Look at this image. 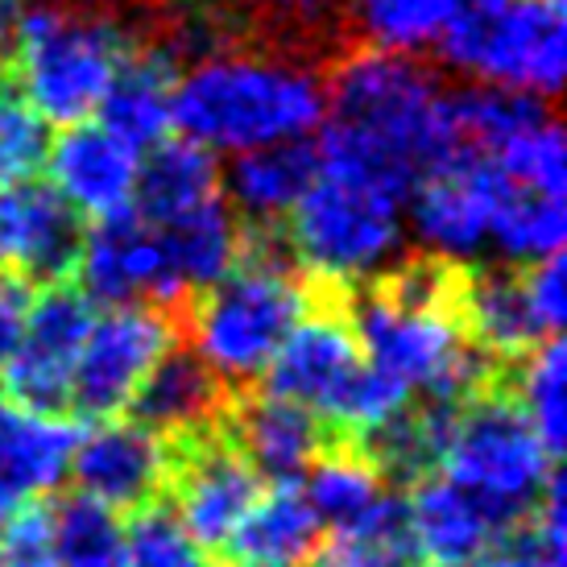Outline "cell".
<instances>
[{
  "label": "cell",
  "instance_id": "7c38bea8",
  "mask_svg": "<svg viewBox=\"0 0 567 567\" xmlns=\"http://www.w3.org/2000/svg\"><path fill=\"white\" fill-rule=\"evenodd\" d=\"M92 316V299L71 282H47V290L33 295L21 340L9 352V361L0 364V385H4L9 402L38 410L66 406Z\"/></svg>",
  "mask_w": 567,
  "mask_h": 567
},
{
  "label": "cell",
  "instance_id": "9c48e42d",
  "mask_svg": "<svg viewBox=\"0 0 567 567\" xmlns=\"http://www.w3.org/2000/svg\"><path fill=\"white\" fill-rule=\"evenodd\" d=\"M174 340L178 331L162 307L121 302L95 311L75 361L66 406L83 410L87 419H116L133 410L150 373L178 348Z\"/></svg>",
  "mask_w": 567,
  "mask_h": 567
},
{
  "label": "cell",
  "instance_id": "7402d4cb",
  "mask_svg": "<svg viewBox=\"0 0 567 567\" xmlns=\"http://www.w3.org/2000/svg\"><path fill=\"white\" fill-rule=\"evenodd\" d=\"M319 538L323 526L316 509L307 505L299 481H290L261 488V497L252 502L224 551L233 555L237 567H302L316 555Z\"/></svg>",
  "mask_w": 567,
  "mask_h": 567
},
{
  "label": "cell",
  "instance_id": "83f0119b",
  "mask_svg": "<svg viewBox=\"0 0 567 567\" xmlns=\"http://www.w3.org/2000/svg\"><path fill=\"white\" fill-rule=\"evenodd\" d=\"M564 240L567 199L509 187V183L497 178V207H493V228H488V252H497L505 266H535L543 257L564 252Z\"/></svg>",
  "mask_w": 567,
  "mask_h": 567
},
{
  "label": "cell",
  "instance_id": "74e56055",
  "mask_svg": "<svg viewBox=\"0 0 567 567\" xmlns=\"http://www.w3.org/2000/svg\"><path fill=\"white\" fill-rule=\"evenodd\" d=\"M33 295H38L33 282L0 269V364L9 361V352H13L17 340H21V328H25V319H30Z\"/></svg>",
  "mask_w": 567,
  "mask_h": 567
},
{
  "label": "cell",
  "instance_id": "f546056e",
  "mask_svg": "<svg viewBox=\"0 0 567 567\" xmlns=\"http://www.w3.org/2000/svg\"><path fill=\"white\" fill-rule=\"evenodd\" d=\"M311 567H419L406 502L381 497L364 518L328 530L311 555Z\"/></svg>",
  "mask_w": 567,
  "mask_h": 567
},
{
  "label": "cell",
  "instance_id": "3957f363",
  "mask_svg": "<svg viewBox=\"0 0 567 567\" xmlns=\"http://www.w3.org/2000/svg\"><path fill=\"white\" fill-rule=\"evenodd\" d=\"M323 116V75L302 59L269 50H207L174 80V133L216 158L307 142Z\"/></svg>",
  "mask_w": 567,
  "mask_h": 567
},
{
  "label": "cell",
  "instance_id": "6da1fadb",
  "mask_svg": "<svg viewBox=\"0 0 567 567\" xmlns=\"http://www.w3.org/2000/svg\"><path fill=\"white\" fill-rule=\"evenodd\" d=\"M460 274L443 261L390 269L352 302V331L364 364L398 385L410 402L460 406L481 394L488 357L460 319Z\"/></svg>",
  "mask_w": 567,
  "mask_h": 567
},
{
  "label": "cell",
  "instance_id": "d6a6232c",
  "mask_svg": "<svg viewBox=\"0 0 567 567\" xmlns=\"http://www.w3.org/2000/svg\"><path fill=\"white\" fill-rule=\"evenodd\" d=\"M50 538L59 567H121L125 522L109 505L75 493L59 509H50Z\"/></svg>",
  "mask_w": 567,
  "mask_h": 567
},
{
  "label": "cell",
  "instance_id": "e575fe53",
  "mask_svg": "<svg viewBox=\"0 0 567 567\" xmlns=\"http://www.w3.org/2000/svg\"><path fill=\"white\" fill-rule=\"evenodd\" d=\"M121 567H207L204 547L183 530L171 505H145L125 522Z\"/></svg>",
  "mask_w": 567,
  "mask_h": 567
},
{
  "label": "cell",
  "instance_id": "ac0fdd59",
  "mask_svg": "<svg viewBox=\"0 0 567 567\" xmlns=\"http://www.w3.org/2000/svg\"><path fill=\"white\" fill-rule=\"evenodd\" d=\"M80 426L63 410L0 402V509H25L59 493L71 476Z\"/></svg>",
  "mask_w": 567,
  "mask_h": 567
},
{
  "label": "cell",
  "instance_id": "ffe728a7",
  "mask_svg": "<svg viewBox=\"0 0 567 567\" xmlns=\"http://www.w3.org/2000/svg\"><path fill=\"white\" fill-rule=\"evenodd\" d=\"M228 440L240 447V456L252 464V473L269 485L302 481L311 460L323 452V423L299 402L282 394H249L233 410Z\"/></svg>",
  "mask_w": 567,
  "mask_h": 567
},
{
  "label": "cell",
  "instance_id": "f1b7e54d",
  "mask_svg": "<svg viewBox=\"0 0 567 567\" xmlns=\"http://www.w3.org/2000/svg\"><path fill=\"white\" fill-rule=\"evenodd\" d=\"M307 505L316 509L323 530L348 526V522L364 518L381 497H390L385 473H381L373 456L364 447H336V452H319L311 468L299 481Z\"/></svg>",
  "mask_w": 567,
  "mask_h": 567
},
{
  "label": "cell",
  "instance_id": "8992f818",
  "mask_svg": "<svg viewBox=\"0 0 567 567\" xmlns=\"http://www.w3.org/2000/svg\"><path fill=\"white\" fill-rule=\"evenodd\" d=\"M307 311L311 290L299 269L266 245H252L224 278L195 295L187 352H195L220 385H249L266 378L269 361Z\"/></svg>",
  "mask_w": 567,
  "mask_h": 567
},
{
  "label": "cell",
  "instance_id": "484cf974",
  "mask_svg": "<svg viewBox=\"0 0 567 567\" xmlns=\"http://www.w3.org/2000/svg\"><path fill=\"white\" fill-rule=\"evenodd\" d=\"M154 228H158L162 245H166L174 282L183 290V299L199 295L204 286L224 278L245 257V249H249L240 216L228 207L224 195L204 207H195V212H187V216L154 224Z\"/></svg>",
  "mask_w": 567,
  "mask_h": 567
},
{
  "label": "cell",
  "instance_id": "d4e9b609",
  "mask_svg": "<svg viewBox=\"0 0 567 567\" xmlns=\"http://www.w3.org/2000/svg\"><path fill=\"white\" fill-rule=\"evenodd\" d=\"M311 174H316V145H261V150L237 154L233 166L224 171V199L240 220H286L290 207L299 204V195L311 183Z\"/></svg>",
  "mask_w": 567,
  "mask_h": 567
},
{
  "label": "cell",
  "instance_id": "836d02e7",
  "mask_svg": "<svg viewBox=\"0 0 567 567\" xmlns=\"http://www.w3.org/2000/svg\"><path fill=\"white\" fill-rule=\"evenodd\" d=\"M564 535H567L564 481L555 476L535 514L526 522H518L514 530H505L476 567H567Z\"/></svg>",
  "mask_w": 567,
  "mask_h": 567
},
{
  "label": "cell",
  "instance_id": "d590c367",
  "mask_svg": "<svg viewBox=\"0 0 567 567\" xmlns=\"http://www.w3.org/2000/svg\"><path fill=\"white\" fill-rule=\"evenodd\" d=\"M47 125L17 92H0V183H17L42 171Z\"/></svg>",
  "mask_w": 567,
  "mask_h": 567
},
{
  "label": "cell",
  "instance_id": "7a4b0ae2",
  "mask_svg": "<svg viewBox=\"0 0 567 567\" xmlns=\"http://www.w3.org/2000/svg\"><path fill=\"white\" fill-rule=\"evenodd\" d=\"M316 154L357 166L410 195L447 150V92L414 54L361 47L328 80Z\"/></svg>",
  "mask_w": 567,
  "mask_h": 567
},
{
  "label": "cell",
  "instance_id": "4dcf8cb0",
  "mask_svg": "<svg viewBox=\"0 0 567 567\" xmlns=\"http://www.w3.org/2000/svg\"><path fill=\"white\" fill-rule=\"evenodd\" d=\"M464 0H352V25L364 47L423 54L435 50Z\"/></svg>",
  "mask_w": 567,
  "mask_h": 567
},
{
  "label": "cell",
  "instance_id": "d6986e66",
  "mask_svg": "<svg viewBox=\"0 0 567 567\" xmlns=\"http://www.w3.org/2000/svg\"><path fill=\"white\" fill-rule=\"evenodd\" d=\"M406 522L419 564L431 567H476L505 535V526L485 505L440 473L414 481V493L406 497Z\"/></svg>",
  "mask_w": 567,
  "mask_h": 567
},
{
  "label": "cell",
  "instance_id": "9a60e30c",
  "mask_svg": "<svg viewBox=\"0 0 567 567\" xmlns=\"http://www.w3.org/2000/svg\"><path fill=\"white\" fill-rule=\"evenodd\" d=\"M75 278L80 290L92 302L121 307V302H150V307H171L183 302V290L174 282L171 257L162 245L158 228L142 220L133 207L100 220L92 233H83L75 252Z\"/></svg>",
  "mask_w": 567,
  "mask_h": 567
},
{
  "label": "cell",
  "instance_id": "5bb4252c",
  "mask_svg": "<svg viewBox=\"0 0 567 567\" xmlns=\"http://www.w3.org/2000/svg\"><path fill=\"white\" fill-rule=\"evenodd\" d=\"M174 447L166 435L142 419H95V426L80 431L71 481L75 493L109 505L112 514H137L154 505L171 485Z\"/></svg>",
  "mask_w": 567,
  "mask_h": 567
},
{
  "label": "cell",
  "instance_id": "4316f807",
  "mask_svg": "<svg viewBox=\"0 0 567 567\" xmlns=\"http://www.w3.org/2000/svg\"><path fill=\"white\" fill-rule=\"evenodd\" d=\"M174 80L178 71L171 50H133L95 121H104L116 137L145 154L150 145L166 142L174 133Z\"/></svg>",
  "mask_w": 567,
  "mask_h": 567
},
{
  "label": "cell",
  "instance_id": "30bf717a",
  "mask_svg": "<svg viewBox=\"0 0 567 567\" xmlns=\"http://www.w3.org/2000/svg\"><path fill=\"white\" fill-rule=\"evenodd\" d=\"M364 378H369V364H364L348 316L331 311V307H323V311L311 307L282 340L261 381H266L269 394L299 402L319 423L340 426L348 435Z\"/></svg>",
  "mask_w": 567,
  "mask_h": 567
},
{
  "label": "cell",
  "instance_id": "277c9868",
  "mask_svg": "<svg viewBox=\"0 0 567 567\" xmlns=\"http://www.w3.org/2000/svg\"><path fill=\"white\" fill-rule=\"evenodd\" d=\"M286 249L302 278L369 286L406 249V190L316 154V174L286 216Z\"/></svg>",
  "mask_w": 567,
  "mask_h": 567
},
{
  "label": "cell",
  "instance_id": "4fadbf2b",
  "mask_svg": "<svg viewBox=\"0 0 567 567\" xmlns=\"http://www.w3.org/2000/svg\"><path fill=\"white\" fill-rule=\"evenodd\" d=\"M166 493H171V509L183 522V530L204 551H224L252 502L261 497V476L252 473V464L240 456L237 443L212 426V431L183 440Z\"/></svg>",
  "mask_w": 567,
  "mask_h": 567
},
{
  "label": "cell",
  "instance_id": "cb8c5ba5",
  "mask_svg": "<svg viewBox=\"0 0 567 567\" xmlns=\"http://www.w3.org/2000/svg\"><path fill=\"white\" fill-rule=\"evenodd\" d=\"M133 419L154 426L166 440H190L212 431L224 414V385L195 352L174 348L171 357L150 373L142 394L133 402Z\"/></svg>",
  "mask_w": 567,
  "mask_h": 567
},
{
  "label": "cell",
  "instance_id": "5b68a950",
  "mask_svg": "<svg viewBox=\"0 0 567 567\" xmlns=\"http://www.w3.org/2000/svg\"><path fill=\"white\" fill-rule=\"evenodd\" d=\"M133 50V33L104 9L25 4L4 63H13L17 95L42 125L66 128L100 112Z\"/></svg>",
  "mask_w": 567,
  "mask_h": 567
},
{
  "label": "cell",
  "instance_id": "e0dca14e",
  "mask_svg": "<svg viewBox=\"0 0 567 567\" xmlns=\"http://www.w3.org/2000/svg\"><path fill=\"white\" fill-rule=\"evenodd\" d=\"M83 228L80 216L63 204V195L42 178L0 183V269L25 282H63Z\"/></svg>",
  "mask_w": 567,
  "mask_h": 567
},
{
  "label": "cell",
  "instance_id": "52a82bcc",
  "mask_svg": "<svg viewBox=\"0 0 567 567\" xmlns=\"http://www.w3.org/2000/svg\"><path fill=\"white\" fill-rule=\"evenodd\" d=\"M547 443L509 394H473L447 410L435 473L485 505L505 530L538 509L555 476Z\"/></svg>",
  "mask_w": 567,
  "mask_h": 567
},
{
  "label": "cell",
  "instance_id": "8fae6325",
  "mask_svg": "<svg viewBox=\"0 0 567 567\" xmlns=\"http://www.w3.org/2000/svg\"><path fill=\"white\" fill-rule=\"evenodd\" d=\"M497 207V174L481 154H447L406 195V237L419 240L431 261L464 269L488 252V228Z\"/></svg>",
  "mask_w": 567,
  "mask_h": 567
},
{
  "label": "cell",
  "instance_id": "44dd1931",
  "mask_svg": "<svg viewBox=\"0 0 567 567\" xmlns=\"http://www.w3.org/2000/svg\"><path fill=\"white\" fill-rule=\"evenodd\" d=\"M460 319L485 357H522L555 336L538 316L522 266H485L460 278Z\"/></svg>",
  "mask_w": 567,
  "mask_h": 567
},
{
  "label": "cell",
  "instance_id": "8d00e7d4",
  "mask_svg": "<svg viewBox=\"0 0 567 567\" xmlns=\"http://www.w3.org/2000/svg\"><path fill=\"white\" fill-rule=\"evenodd\" d=\"M0 567H59L50 538V509L25 505L0 526Z\"/></svg>",
  "mask_w": 567,
  "mask_h": 567
},
{
  "label": "cell",
  "instance_id": "f35d334b",
  "mask_svg": "<svg viewBox=\"0 0 567 567\" xmlns=\"http://www.w3.org/2000/svg\"><path fill=\"white\" fill-rule=\"evenodd\" d=\"M4 518H9V514H4V509H0V526H4Z\"/></svg>",
  "mask_w": 567,
  "mask_h": 567
},
{
  "label": "cell",
  "instance_id": "1f68e13d",
  "mask_svg": "<svg viewBox=\"0 0 567 567\" xmlns=\"http://www.w3.org/2000/svg\"><path fill=\"white\" fill-rule=\"evenodd\" d=\"M509 398L526 414V423L535 426L538 440L547 443V452L559 456L567 435V357L559 336L522 352Z\"/></svg>",
  "mask_w": 567,
  "mask_h": 567
},
{
  "label": "cell",
  "instance_id": "603a6c76",
  "mask_svg": "<svg viewBox=\"0 0 567 567\" xmlns=\"http://www.w3.org/2000/svg\"><path fill=\"white\" fill-rule=\"evenodd\" d=\"M220 195H224V171L220 162H216V154H207L204 145L171 133L166 142L150 145L142 154L133 212L150 224H162V220H174V216H187V212L212 204Z\"/></svg>",
  "mask_w": 567,
  "mask_h": 567
},
{
  "label": "cell",
  "instance_id": "2e32d148",
  "mask_svg": "<svg viewBox=\"0 0 567 567\" xmlns=\"http://www.w3.org/2000/svg\"><path fill=\"white\" fill-rule=\"evenodd\" d=\"M42 166L50 174V187L63 195V204L75 216L100 224L133 207L142 150L92 116V121L59 128V137L47 142Z\"/></svg>",
  "mask_w": 567,
  "mask_h": 567
},
{
  "label": "cell",
  "instance_id": "ba28073f",
  "mask_svg": "<svg viewBox=\"0 0 567 567\" xmlns=\"http://www.w3.org/2000/svg\"><path fill=\"white\" fill-rule=\"evenodd\" d=\"M435 50L476 87L547 104L567 75L564 0H464Z\"/></svg>",
  "mask_w": 567,
  "mask_h": 567
}]
</instances>
